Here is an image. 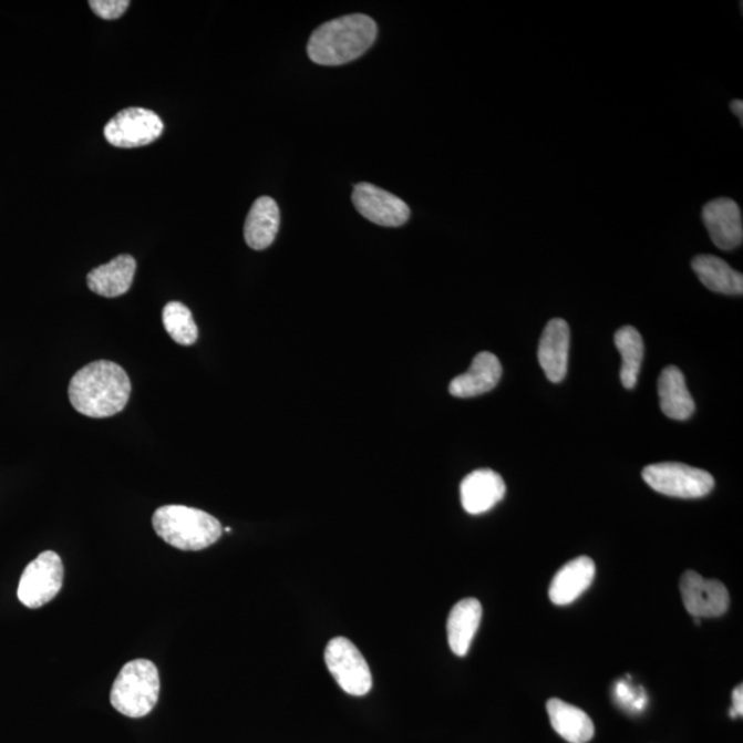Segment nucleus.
I'll use <instances>...</instances> for the list:
<instances>
[{
	"label": "nucleus",
	"mask_w": 743,
	"mask_h": 743,
	"mask_svg": "<svg viewBox=\"0 0 743 743\" xmlns=\"http://www.w3.org/2000/svg\"><path fill=\"white\" fill-rule=\"evenodd\" d=\"M70 401L84 416L104 419L126 407L132 382L126 371L112 361H95L78 371L70 383Z\"/></svg>",
	"instance_id": "1"
},
{
	"label": "nucleus",
	"mask_w": 743,
	"mask_h": 743,
	"mask_svg": "<svg viewBox=\"0 0 743 743\" xmlns=\"http://www.w3.org/2000/svg\"><path fill=\"white\" fill-rule=\"evenodd\" d=\"M376 37L378 25L371 17H339L317 28L310 38L308 54L317 65H344L365 54Z\"/></svg>",
	"instance_id": "2"
},
{
	"label": "nucleus",
	"mask_w": 743,
	"mask_h": 743,
	"mask_svg": "<svg viewBox=\"0 0 743 743\" xmlns=\"http://www.w3.org/2000/svg\"><path fill=\"white\" fill-rule=\"evenodd\" d=\"M157 536L183 551H200L211 547L223 536V525L202 509L164 506L152 519Z\"/></svg>",
	"instance_id": "3"
},
{
	"label": "nucleus",
	"mask_w": 743,
	"mask_h": 743,
	"mask_svg": "<svg viewBox=\"0 0 743 743\" xmlns=\"http://www.w3.org/2000/svg\"><path fill=\"white\" fill-rule=\"evenodd\" d=\"M161 695V678L149 660H134L123 667L112 685L111 703L124 716L140 719L153 711Z\"/></svg>",
	"instance_id": "4"
},
{
	"label": "nucleus",
	"mask_w": 743,
	"mask_h": 743,
	"mask_svg": "<svg viewBox=\"0 0 743 743\" xmlns=\"http://www.w3.org/2000/svg\"><path fill=\"white\" fill-rule=\"evenodd\" d=\"M642 476L651 489L669 497H705L714 487L713 476L708 471L682 463L648 465Z\"/></svg>",
	"instance_id": "5"
},
{
	"label": "nucleus",
	"mask_w": 743,
	"mask_h": 743,
	"mask_svg": "<svg viewBox=\"0 0 743 743\" xmlns=\"http://www.w3.org/2000/svg\"><path fill=\"white\" fill-rule=\"evenodd\" d=\"M326 663L345 693L362 696L372 689V673L361 651L343 637L333 638L326 649Z\"/></svg>",
	"instance_id": "6"
},
{
	"label": "nucleus",
	"mask_w": 743,
	"mask_h": 743,
	"mask_svg": "<svg viewBox=\"0 0 743 743\" xmlns=\"http://www.w3.org/2000/svg\"><path fill=\"white\" fill-rule=\"evenodd\" d=\"M62 581L64 565L61 558L53 551H47L25 567L17 595L28 609H39L59 595Z\"/></svg>",
	"instance_id": "7"
},
{
	"label": "nucleus",
	"mask_w": 743,
	"mask_h": 743,
	"mask_svg": "<svg viewBox=\"0 0 743 743\" xmlns=\"http://www.w3.org/2000/svg\"><path fill=\"white\" fill-rule=\"evenodd\" d=\"M164 124L157 113L145 107H127L106 123L105 140L111 145L133 149L161 138Z\"/></svg>",
	"instance_id": "8"
},
{
	"label": "nucleus",
	"mask_w": 743,
	"mask_h": 743,
	"mask_svg": "<svg viewBox=\"0 0 743 743\" xmlns=\"http://www.w3.org/2000/svg\"><path fill=\"white\" fill-rule=\"evenodd\" d=\"M353 203L362 217L385 228H400L411 217V208L404 200L371 184L354 186Z\"/></svg>",
	"instance_id": "9"
},
{
	"label": "nucleus",
	"mask_w": 743,
	"mask_h": 743,
	"mask_svg": "<svg viewBox=\"0 0 743 743\" xmlns=\"http://www.w3.org/2000/svg\"><path fill=\"white\" fill-rule=\"evenodd\" d=\"M685 609L694 618H713L723 616L729 610L730 595L723 582L706 580L696 571L688 570L680 578Z\"/></svg>",
	"instance_id": "10"
},
{
	"label": "nucleus",
	"mask_w": 743,
	"mask_h": 743,
	"mask_svg": "<svg viewBox=\"0 0 743 743\" xmlns=\"http://www.w3.org/2000/svg\"><path fill=\"white\" fill-rule=\"evenodd\" d=\"M702 220L712 242L722 251H733L742 246V213L733 198L720 197L706 203L702 208Z\"/></svg>",
	"instance_id": "11"
},
{
	"label": "nucleus",
	"mask_w": 743,
	"mask_h": 743,
	"mask_svg": "<svg viewBox=\"0 0 743 743\" xmlns=\"http://www.w3.org/2000/svg\"><path fill=\"white\" fill-rule=\"evenodd\" d=\"M506 492V484L495 471L476 469L462 482V506L471 515L485 514L503 501Z\"/></svg>",
	"instance_id": "12"
},
{
	"label": "nucleus",
	"mask_w": 743,
	"mask_h": 743,
	"mask_svg": "<svg viewBox=\"0 0 743 743\" xmlns=\"http://www.w3.org/2000/svg\"><path fill=\"white\" fill-rule=\"evenodd\" d=\"M569 351V324L561 319L549 321L538 345V362L549 382L560 383L566 378Z\"/></svg>",
	"instance_id": "13"
},
{
	"label": "nucleus",
	"mask_w": 743,
	"mask_h": 743,
	"mask_svg": "<svg viewBox=\"0 0 743 743\" xmlns=\"http://www.w3.org/2000/svg\"><path fill=\"white\" fill-rule=\"evenodd\" d=\"M503 368L495 354L484 351L475 357L469 370L452 380L450 393L457 399H473L489 393L501 382Z\"/></svg>",
	"instance_id": "14"
},
{
	"label": "nucleus",
	"mask_w": 743,
	"mask_h": 743,
	"mask_svg": "<svg viewBox=\"0 0 743 743\" xmlns=\"http://www.w3.org/2000/svg\"><path fill=\"white\" fill-rule=\"evenodd\" d=\"M595 572H597V566L591 558L578 557L570 560L554 577L551 587H549V599L557 606L575 602L591 587Z\"/></svg>",
	"instance_id": "15"
},
{
	"label": "nucleus",
	"mask_w": 743,
	"mask_h": 743,
	"mask_svg": "<svg viewBox=\"0 0 743 743\" xmlns=\"http://www.w3.org/2000/svg\"><path fill=\"white\" fill-rule=\"evenodd\" d=\"M137 262L132 255H121L110 264L90 271L87 286L100 297L117 298L126 293L133 286Z\"/></svg>",
	"instance_id": "16"
},
{
	"label": "nucleus",
	"mask_w": 743,
	"mask_h": 743,
	"mask_svg": "<svg viewBox=\"0 0 743 743\" xmlns=\"http://www.w3.org/2000/svg\"><path fill=\"white\" fill-rule=\"evenodd\" d=\"M280 229V209L274 198L259 197L249 209L244 238L248 247L255 251H262L275 242Z\"/></svg>",
	"instance_id": "17"
},
{
	"label": "nucleus",
	"mask_w": 743,
	"mask_h": 743,
	"mask_svg": "<svg viewBox=\"0 0 743 743\" xmlns=\"http://www.w3.org/2000/svg\"><path fill=\"white\" fill-rule=\"evenodd\" d=\"M658 395L663 415L669 419L688 420L695 411L684 374L677 367H667L662 371L658 380Z\"/></svg>",
	"instance_id": "18"
},
{
	"label": "nucleus",
	"mask_w": 743,
	"mask_h": 743,
	"mask_svg": "<svg viewBox=\"0 0 743 743\" xmlns=\"http://www.w3.org/2000/svg\"><path fill=\"white\" fill-rule=\"evenodd\" d=\"M481 620L482 605L478 599H463L453 607L447 618V642L456 656H467Z\"/></svg>",
	"instance_id": "19"
},
{
	"label": "nucleus",
	"mask_w": 743,
	"mask_h": 743,
	"mask_svg": "<svg viewBox=\"0 0 743 743\" xmlns=\"http://www.w3.org/2000/svg\"><path fill=\"white\" fill-rule=\"evenodd\" d=\"M547 711L554 730L567 742L587 743L594 739V722L580 708L553 698L547 702Z\"/></svg>",
	"instance_id": "20"
},
{
	"label": "nucleus",
	"mask_w": 743,
	"mask_h": 743,
	"mask_svg": "<svg viewBox=\"0 0 743 743\" xmlns=\"http://www.w3.org/2000/svg\"><path fill=\"white\" fill-rule=\"evenodd\" d=\"M698 279L708 289L716 293L741 297L743 293V276L734 270L725 260L713 255H698L691 262Z\"/></svg>",
	"instance_id": "21"
},
{
	"label": "nucleus",
	"mask_w": 743,
	"mask_h": 743,
	"mask_svg": "<svg viewBox=\"0 0 743 743\" xmlns=\"http://www.w3.org/2000/svg\"><path fill=\"white\" fill-rule=\"evenodd\" d=\"M615 343L618 351H620L621 365V383L628 390L634 389L638 383L640 368H642L644 357V343L642 334L631 326L618 329L615 334Z\"/></svg>",
	"instance_id": "22"
},
{
	"label": "nucleus",
	"mask_w": 743,
	"mask_h": 743,
	"mask_svg": "<svg viewBox=\"0 0 743 743\" xmlns=\"http://www.w3.org/2000/svg\"><path fill=\"white\" fill-rule=\"evenodd\" d=\"M163 324L174 342L183 345L196 343L198 329L192 311L179 302H169L163 310Z\"/></svg>",
	"instance_id": "23"
},
{
	"label": "nucleus",
	"mask_w": 743,
	"mask_h": 743,
	"mask_svg": "<svg viewBox=\"0 0 743 743\" xmlns=\"http://www.w3.org/2000/svg\"><path fill=\"white\" fill-rule=\"evenodd\" d=\"M615 695L616 701L631 712L643 711L646 703H648V695H646L643 689L632 688L631 684L623 682V680L616 683Z\"/></svg>",
	"instance_id": "24"
},
{
	"label": "nucleus",
	"mask_w": 743,
	"mask_h": 743,
	"mask_svg": "<svg viewBox=\"0 0 743 743\" xmlns=\"http://www.w3.org/2000/svg\"><path fill=\"white\" fill-rule=\"evenodd\" d=\"M94 13L104 20H117L126 13L128 0H92L89 3Z\"/></svg>",
	"instance_id": "25"
},
{
	"label": "nucleus",
	"mask_w": 743,
	"mask_h": 743,
	"mask_svg": "<svg viewBox=\"0 0 743 743\" xmlns=\"http://www.w3.org/2000/svg\"><path fill=\"white\" fill-rule=\"evenodd\" d=\"M743 714V688L742 684L734 690L733 708L730 709V716L735 719Z\"/></svg>",
	"instance_id": "26"
},
{
	"label": "nucleus",
	"mask_w": 743,
	"mask_h": 743,
	"mask_svg": "<svg viewBox=\"0 0 743 743\" xmlns=\"http://www.w3.org/2000/svg\"><path fill=\"white\" fill-rule=\"evenodd\" d=\"M731 111H733L734 115L740 118L741 123H743V102L742 100H734L731 101Z\"/></svg>",
	"instance_id": "27"
}]
</instances>
